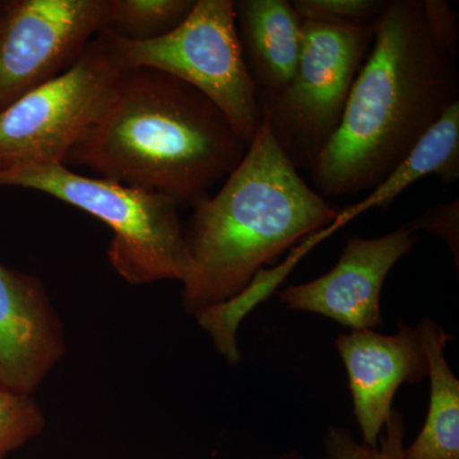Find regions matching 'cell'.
<instances>
[{"label": "cell", "mask_w": 459, "mask_h": 459, "mask_svg": "<svg viewBox=\"0 0 459 459\" xmlns=\"http://www.w3.org/2000/svg\"><path fill=\"white\" fill-rule=\"evenodd\" d=\"M455 56L429 33L421 0H391L333 137L310 164L322 197L376 188L459 101Z\"/></svg>", "instance_id": "1"}, {"label": "cell", "mask_w": 459, "mask_h": 459, "mask_svg": "<svg viewBox=\"0 0 459 459\" xmlns=\"http://www.w3.org/2000/svg\"><path fill=\"white\" fill-rule=\"evenodd\" d=\"M247 144L210 99L153 69L124 71L107 113L66 157L102 179L195 204Z\"/></svg>", "instance_id": "2"}, {"label": "cell", "mask_w": 459, "mask_h": 459, "mask_svg": "<svg viewBox=\"0 0 459 459\" xmlns=\"http://www.w3.org/2000/svg\"><path fill=\"white\" fill-rule=\"evenodd\" d=\"M195 205L181 304L197 316L237 298L281 253L327 228L338 211L299 174L263 119L240 164Z\"/></svg>", "instance_id": "3"}, {"label": "cell", "mask_w": 459, "mask_h": 459, "mask_svg": "<svg viewBox=\"0 0 459 459\" xmlns=\"http://www.w3.org/2000/svg\"><path fill=\"white\" fill-rule=\"evenodd\" d=\"M0 186L45 193L80 208L113 232L108 247L111 267L126 282H183L190 259L177 202L65 165L22 166L0 171Z\"/></svg>", "instance_id": "4"}, {"label": "cell", "mask_w": 459, "mask_h": 459, "mask_svg": "<svg viewBox=\"0 0 459 459\" xmlns=\"http://www.w3.org/2000/svg\"><path fill=\"white\" fill-rule=\"evenodd\" d=\"M100 36L120 69H153L195 87L222 111L247 146L252 142L262 110L232 0H197L179 26L152 40H126L108 31Z\"/></svg>", "instance_id": "5"}, {"label": "cell", "mask_w": 459, "mask_h": 459, "mask_svg": "<svg viewBox=\"0 0 459 459\" xmlns=\"http://www.w3.org/2000/svg\"><path fill=\"white\" fill-rule=\"evenodd\" d=\"M376 31L377 22L336 26L303 21V44L292 80L259 102L263 119L296 168H309L336 133Z\"/></svg>", "instance_id": "6"}, {"label": "cell", "mask_w": 459, "mask_h": 459, "mask_svg": "<svg viewBox=\"0 0 459 459\" xmlns=\"http://www.w3.org/2000/svg\"><path fill=\"white\" fill-rule=\"evenodd\" d=\"M123 72L99 33L68 71L0 111V171L65 165L107 113Z\"/></svg>", "instance_id": "7"}, {"label": "cell", "mask_w": 459, "mask_h": 459, "mask_svg": "<svg viewBox=\"0 0 459 459\" xmlns=\"http://www.w3.org/2000/svg\"><path fill=\"white\" fill-rule=\"evenodd\" d=\"M108 0H0V111L77 62Z\"/></svg>", "instance_id": "8"}, {"label": "cell", "mask_w": 459, "mask_h": 459, "mask_svg": "<svg viewBox=\"0 0 459 459\" xmlns=\"http://www.w3.org/2000/svg\"><path fill=\"white\" fill-rule=\"evenodd\" d=\"M418 237L409 226L374 238H347L337 264L319 279L280 292L289 309L319 314L352 331L382 325L380 295L386 276Z\"/></svg>", "instance_id": "9"}, {"label": "cell", "mask_w": 459, "mask_h": 459, "mask_svg": "<svg viewBox=\"0 0 459 459\" xmlns=\"http://www.w3.org/2000/svg\"><path fill=\"white\" fill-rule=\"evenodd\" d=\"M68 351L47 287L0 263V388L35 394Z\"/></svg>", "instance_id": "10"}, {"label": "cell", "mask_w": 459, "mask_h": 459, "mask_svg": "<svg viewBox=\"0 0 459 459\" xmlns=\"http://www.w3.org/2000/svg\"><path fill=\"white\" fill-rule=\"evenodd\" d=\"M337 349L349 374L353 412L364 444L376 448L388 420L395 392L428 376V362L416 329L400 325L394 336L352 331L337 338Z\"/></svg>", "instance_id": "11"}, {"label": "cell", "mask_w": 459, "mask_h": 459, "mask_svg": "<svg viewBox=\"0 0 459 459\" xmlns=\"http://www.w3.org/2000/svg\"><path fill=\"white\" fill-rule=\"evenodd\" d=\"M235 22L258 101L285 89L303 44V20L285 0H238Z\"/></svg>", "instance_id": "12"}, {"label": "cell", "mask_w": 459, "mask_h": 459, "mask_svg": "<svg viewBox=\"0 0 459 459\" xmlns=\"http://www.w3.org/2000/svg\"><path fill=\"white\" fill-rule=\"evenodd\" d=\"M429 175H437L446 184L458 180L459 101L453 104L429 128L400 164L371 190L368 197L338 211L333 222L338 228H342L359 214L373 208L386 210L401 193Z\"/></svg>", "instance_id": "13"}, {"label": "cell", "mask_w": 459, "mask_h": 459, "mask_svg": "<svg viewBox=\"0 0 459 459\" xmlns=\"http://www.w3.org/2000/svg\"><path fill=\"white\" fill-rule=\"evenodd\" d=\"M418 331L430 377V403L421 433L406 459H459V382L444 356L452 337L442 327L422 320Z\"/></svg>", "instance_id": "14"}, {"label": "cell", "mask_w": 459, "mask_h": 459, "mask_svg": "<svg viewBox=\"0 0 459 459\" xmlns=\"http://www.w3.org/2000/svg\"><path fill=\"white\" fill-rule=\"evenodd\" d=\"M336 230H338L336 226L331 223L327 228L319 230L316 234L304 238L303 244L292 250V255L282 264L270 271L259 272L249 286L237 298L202 310L195 316L198 325L207 332L208 336L212 338L217 352L223 356L229 364L235 365L240 360L237 333L240 320L246 316L247 310L252 309L262 296L267 295L279 285L295 267L296 263L307 255V252L316 247L320 240H325L329 235L333 234Z\"/></svg>", "instance_id": "15"}, {"label": "cell", "mask_w": 459, "mask_h": 459, "mask_svg": "<svg viewBox=\"0 0 459 459\" xmlns=\"http://www.w3.org/2000/svg\"><path fill=\"white\" fill-rule=\"evenodd\" d=\"M193 5L195 0H108L104 31L126 40H152L179 26Z\"/></svg>", "instance_id": "16"}, {"label": "cell", "mask_w": 459, "mask_h": 459, "mask_svg": "<svg viewBox=\"0 0 459 459\" xmlns=\"http://www.w3.org/2000/svg\"><path fill=\"white\" fill-rule=\"evenodd\" d=\"M47 428V415L35 395L0 388V459L22 448Z\"/></svg>", "instance_id": "17"}, {"label": "cell", "mask_w": 459, "mask_h": 459, "mask_svg": "<svg viewBox=\"0 0 459 459\" xmlns=\"http://www.w3.org/2000/svg\"><path fill=\"white\" fill-rule=\"evenodd\" d=\"M403 439V418L394 410L376 448L356 442L342 429L332 428L327 437V449L331 459H406Z\"/></svg>", "instance_id": "18"}, {"label": "cell", "mask_w": 459, "mask_h": 459, "mask_svg": "<svg viewBox=\"0 0 459 459\" xmlns=\"http://www.w3.org/2000/svg\"><path fill=\"white\" fill-rule=\"evenodd\" d=\"M296 13L307 22L336 26L376 23L385 2L382 0H294Z\"/></svg>", "instance_id": "19"}, {"label": "cell", "mask_w": 459, "mask_h": 459, "mask_svg": "<svg viewBox=\"0 0 459 459\" xmlns=\"http://www.w3.org/2000/svg\"><path fill=\"white\" fill-rule=\"evenodd\" d=\"M425 25L442 49L455 56L458 41V16L444 0H421Z\"/></svg>", "instance_id": "20"}, {"label": "cell", "mask_w": 459, "mask_h": 459, "mask_svg": "<svg viewBox=\"0 0 459 459\" xmlns=\"http://www.w3.org/2000/svg\"><path fill=\"white\" fill-rule=\"evenodd\" d=\"M458 216L459 201L455 199L449 204L431 208L418 219L407 223V226L415 232L418 230H425L443 238L451 247L453 255L458 259Z\"/></svg>", "instance_id": "21"}]
</instances>
